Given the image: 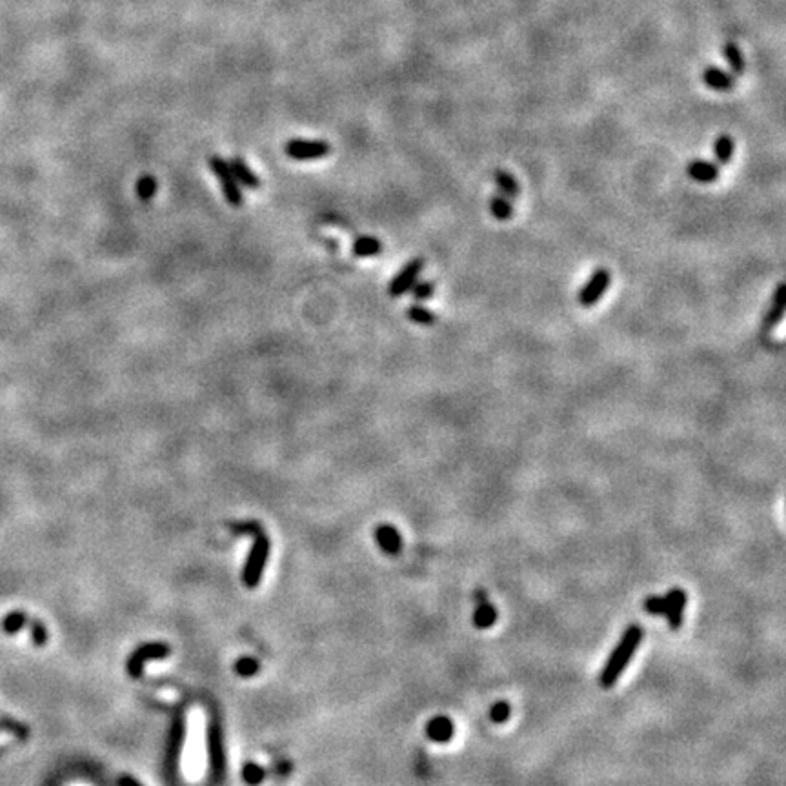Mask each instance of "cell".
Segmentation results:
<instances>
[{"instance_id":"obj_10","label":"cell","mask_w":786,"mask_h":786,"mask_svg":"<svg viewBox=\"0 0 786 786\" xmlns=\"http://www.w3.org/2000/svg\"><path fill=\"white\" fill-rule=\"evenodd\" d=\"M785 295H786L785 284L781 282V284L775 288V291H773L768 310H766L765 317H763V330H765V332H770V330H773V328L781 323L782 315H785V310H786Z\"/></svg>"},{"instance_id":"obj_8","label":"cell","mask_w":786,"mask_h":786,"mask_svg":"<svg viewBox=\"0 0 786 786\" xmlns=\"http://www.w3.org/2000/svg\"><path fill=\"white\" fill-rule=\"evenodd\" d=\"M422 270H424V259H412L410 262L404 264L400 272L391 279L390 286H388V294L391 297H400V295L408 294Z\"/></svg>"},{"instance_id":"obj_16","label":"cell","mask_w":786,"mask_h":786,"mask_svg":"<svg viewBox=\"0 0 786 786\" xmlns=\"http://www.w3.org/2000/svg\"><path fill=\"white\" fill-rule=\"evenodd\" d=\"M0 732H6V734L13 735L15 739H18L21 743H26V741L31 737V728L28 727V724L21 722L18 719L11 717V715L4 714L2 710H0Z\"/></svg>"},{"instance_id":"obj_28","label":"cell","mask_w":786,"mask_h":786,"mask_svg":"<svg viewBox=\"0 0 786 786\" xmlns=\"http://www.w3.org/2000/svg\"><path fill=\"white\" fill-rule=\"evenodd\" d=\"M209 752H212L213 768L221 770L222 768L221 739H219V730L215 727H212V730H209Z\"/></svg>"},{"instance_id":"obj_24","label":"cell","mask_w":786,"mask_h":786,"mask_svg":"<svg viewBox=\"0 0 786 786\" xmlns=\"http://www.w3.org/2000/svg\"><path fill=\"white\" fill-rule=\"evenodd\" d=\"M406 317H408L412 323L421 324V326H434V324L437 323V315H435L434 311H429L428 308L419 306V304L410 306L408 310H406Z\"/></svg>"},{"instance_id":"obj_15","label":"cell","mask_w":786,"mask_h":786,"mask_svg":"<svg viewBox=\"0 0 786 786\" xmlns=\"http://www.w3.org/2000/svg\"><path fill=\"white\" fill-rule=\"evenodd\" d=\"M497 620V610L486 601L485 591L477 594V608L473 613V623L477 628H490Z\"/></svg>"},{"instance_id":"obj_18","label":"cell","mask_w":786,"mask_h":786,"mask_svg":"<svg viewBox=\"0 0 786 786\" xmlns=\"http://www.w3.org/2000/svg\"><path fill=\"white\" fill-rule=\"evenodd\" d=\"M493 180H495L502 195H506L508 199H517L521 195V186H519L517 179H515L510 171L495 170L493 171Z\"/></svg>"},{"instance_id":"obj_31","label":"cell","mask_w":786,"mask_h":786,"mask_svg":"<svg viewBox=\"0 0 786 786\" xmlns=\"http://www.w3.org/2000/svg\"><path fill=\"white\" fill-rule=\"evenodd\" d=\"M508 715H510V706L506 705V703H497V705L492 708V719H493V721L502 722V721H506V719H508Z\"/></svg>"},{"instance_id":"obj_2","label":"cell","mask_w":786,"mask_h":786,"mask_svg":"<svg viewBox=\"0 0 786 786\" xmlns=\"http://www.w3.org/2000/svg\"><path fill=\"white\" fill-rule=\"evenodd\" d=\"M231 530L235 533H251L255 537L251 552L246 559V565L243 570V582L246 588H255L260 582V577L264 574L266 562L270 557V541L268 536L264 533L262 526L259 523H237L231 524Z\"/></svg>"},{"instance_id":"obj_4","label":"cell","mask_w":786,"mask_h":786,"mask_svg":"<svg viewBox=\"0 0 786 786\" xmlns=\"http://www.w3.org/2000/svg\"><path fill=\"white\" fill-rule=\"evenodd\" d=\"M170 652H171L170 646L162 641L146 642V645L139 646V648L129 655L128 664H126V670H128L129 677L139 679V677L142 676V671H144L146 663H149V661H158V659H166L168 655H170Z\"/></svg>"},{"instance_id":"obj_20","label":"cell","mask_w":786,"mask_h":786,"mask_svg":"<svg viewBox=\"0 0 786 786\" xmlns=\"http://www.w3.org/2000/svg\"><path fill=\"white\" fill-rule=\"evenodd\" d=\"M490 213H492L493 217L497 219V221H510L512 217H514V204H512V199H508L506 195H493L492 199H490Z\"/></svg>"},{"instance_id":"obj_9","label":"cell","mask_w":786,"mask_h":786,"mask_svg":"<svg viewBox=\"0 0 786 786\" xmlns=\"http://www.w3.org/2000/svg\"><path fill=\"white\" fill-rule=\"evenodd\" d=\"M184 732H186V727H184L183 715H177V717L173 719V724H171L170 739H168V752H166V765L171 772L177 770V766H179L180 750H183V743H184Z\"/></svg>"},{"instance_id":"obj_19","label":"cell","mask_w":786,"mask_h":786,"mask_svg":"<svg viewBox=\"0 0 786 786\" xmlns=\"http://www.w3.org/2000/svg\"><path fill=\"white\" fill-rule=\"evenodd\" d=\"M31 615H28L24 610H11V612L8 613V615L2 619V623H0V628H2V632L8 633V635H15V633L22 632L24 628H28V623H30Z\"/></svg>"},{"instance_id":"obj_5","label":"cell","mask_w":786,"mask_h":786,"mask_svg":"<svg viewBox=\"0 0 786 786\" xmlns=\"http://www.w3.org/2000/svg\"><path fill=\"white\" fill-rule=\"evenodd\" d=\"M209 168H212V171L215 173L219 183H221L222 193H224L228 204L233 206V208H241L244 200L243 192H241V187H238L237 179H235L233 173H231V168L230 164H228V161H224L222 157H217V155H213V157L209 158Z\"/></svg>"},{"instance_id":"obj_14","label":"cell","mask_w":786,"mask_h":786,"mask_svg":"<svg viewBox=\"0 0 786 786\" xmlns=\"http://www.w3.org/2000/svg\"><path fill=\"white\" fill-rule=\"evenodd\" d=\"M228 164H230L231 173H233V177L237 179L238 184H244V186H248L250 190H259L260 179L255 175V171L251 170L246 162H244L243 157H233Z\"/></svg>"},{"instance_id":"obj_25","label":"cell","mask_w":786,"mask_h":786,"mask_svg":"<svg viewBox=\"0 0 786 786\" xmlns=\"http://www.w3.org/2000/svg\"><path fill=\"white\" fill-rule=\"evenodd\" d=\"M28 632H30L31 641H33V645L37 646V648H42V646L47 645L50 633H47V628L42 620L31 617L30 623H28Z\"/></svg>"},{"instance_id":"obj_29","label":"cell","mask_w":786,"mask_h":786,"mask_svg":"<svg viewBox=\"0 0 786 786\" xmlns=\"http://www.w3.org/2000/svg\"><path fill=\"white\" fill-rule=\"evenodd\" d=\"M235 671L241 677H251L259 671V661L253 657H241L235 663Z\"/></svg>"},{"instance_id":"obj_23","label":"cell","mask_w":786,"mask_h":786,"mask_svg":"<svg viewBox=\"0 0 786 786\" xmlns=\"http://www.w3.org/2000/svg\"><path fill=\"white\" fill-rule=\"evenodd\" d=\"M735 151V142L730 135H721L717 137V141L714 142V155L717 164H728L734 157Z\"/></svg>"},{"instance_id":"obj_12","label":"cell","mask_w":786,"mask_h":786,"mask_svg":"<svg viewBox=\"0 0 786 786\" xmlns=\"http://www.w3.org/2000/svg\"><path fill=\"white\" fill-rule=\"evenodd\" d=\"M375 541L381 548L386 553H399L400 546H403V537H400L399 530L391 524H378L375 528Z\"/></svg>"},{"instance_id":"obj_27","label":"cell","mask_w":786,"mask_h":786,"mask_svg":"<svg viewBox=\"0 0 786 786\" xmlns=\"http://www.w3.org/2000/svg\"><path fill=\"white\" fill-rule=\"evenodd\" d=\"M266 778V770L262 766H259L257 763H246L243 768V779L246 785L257 786L264 781Z\"/></svg>"},{"instance_id":"obj_32","label":"cell","mask_w":786,"mask_h":786,"mask_svg":"<svg viewBox=\"0 0 786 786\" xmlns=\"http://www.w3.org/2000/svg\"><path fill=\"white\" fill-rule=\"evenodd\" d=\"M117 785H119V786H142L141 782L137 781L135 778H132V775H120L119 781H117Z\"/></svg>"},{"instance_id":"obj_1","label":"cell","mask_w":786,"mask_h":786,"mask_svg":"<svg viewBox=\"0 0 786 786\" xmlns=\"http://www.w3.org/2000/svg\"><path fill=\"white\" fill-rule=\"evenodd\" d=\"M642 637H645V630L639 625H630L625 630V633L620 635L619 642H617V646L612 650L610 657H608L606 664H604L603 671H601L599 676V683L604 690H610L615 686L619 677L623 676V671L626 670V666L632 661L633 654L637 652Z\"/></svg>"},{"instance_id":"obj_6","label":"cell","mask_w":786,"mask_h":786,"mask_svg":"<svg viewBox=\"0 0 786 786\" xmlns=\"http://www.w3.org/2000/svg\"><path fill=\"white\" fill-rule=\"evenodd\" d=\"M612 282V273L608 272L606 268H597L590 275V279L586 281V284L579 289L577 301L582 308H591L603 299V295L606 294L608 286Z\"/></svg>"},{"instance_id":"obj_26","label":"cell","mask_w":786,"mask_h":786,"mask_svg":"<svg viewBox=\"0 0 786 786\" xmlns=\"http://www.w3.org/2000/svg\"><path fill=\"white\" fill-rule=\"evenodd\" d=\"M155 193H157V180H155V177L142 175L139 183H137V195H139V199L148 202V200L154 199Z\"/></svg>"},{"instance_id":"obj_7","label":"cell","mask_w":786,"mask_h":786,"mask_svg":"<svg viewBox=\"0 0 786 786\" xmlns=\"http://www.w3.org/2000/svg\"><path fill=\"white\" fill-rule=\"evenodd\" d=\"M284 151L294 161H315L330 154V144L326 141H306V139H294L288 141Z\"/></svg>"},{"instance_id":"obj_17","label":"cell","mask_w":786,"mask_h":786,"mask_svg":"<svg viewBox=\"0 0 786 786\" xmlns=\"http://www.w3.org/2000/svg\"><path fill=\"white\" fill-rule=\"evenodd\" d=\"M353 255L359 259H366V257H375L378 253H383V243L378 238L370 237V235H362V237L355 238V243L352 246Z\"/></svg>"},{"instance_id":"obj_21","label":"cell","mask_w":786,"mask_h":786,"mask_svg":"<svg viewBox=\"0 0 786 786\" xmlns=\"http://www.w3.org/2000/svg\"><path fill=\"white\" fill-rule=\"evenodd\" d=\"M428 735L429 739L437 741V743H444L453 735V722L448 717H437L428 724Z\"/></svg>"},{"instance_id":"obj_3","label":"cell","mask_w":786,"mask_h":786,"mask_svg":"<svg viewBox=\"0 0 786 786\" xmlns=\"http://www.w3.org/2000/svg\"><path fill=\"white\" fill-rule=\"evenodd\" d=\"M686 603H688V595H686V591L679 590V588H674V590L668 591L664 597H655V595H650V597L645 601V608L646 612L650 613V615H663L664 619L668 620V625L671 626V630H679V626L683 625Z\"/></svg>"},{"instance_id":"obj_30","label":"cell","mask_w":786,"mask_h":786,"mask_svg":"<svg viewBox=\"0 0 786 786\" xmlns=\"http://www.w3.org/2000/svg\"><path fill=\"white\" fill-rule=\"evenodd\" d=\"M410 291H412V297L415 299V301H428L429 297H434L435 286H434V282H429V281L415 282V284H413V288L410 289Z\"/></svg>"},{"instance_id":"obj_13","label":"cell","mask_w":786,"mask_h":786,"mask_svg":"<svg viewBox=\"0 0 786 786\" xmlns=\"http://www.w3.org/2000/svg\"><path fill=\"white\" fill-rule=\"evenodd\" d=\"M703 81L710 90L715 91H732L735 86V79L732 77L730 73L717 68V66H708L703 73Z\"/></svg>"},{"instance_id":"obj_22","label":"cell","mask_w":786,"mask_h":786,"mask_svg":"<svg viewBox=\"0 0 786 786\" xmlns=\"http://www.w3.org/2000/svg\"><path fill=\"white\" fill-rule=\"evenodd\" d=\"M722 55H724V60L728 62V66H730L732 71L737 73V75L744 73V68H746V64H744L743 52H741L737 44H735V42L724 44V46H722Z\"/></svg>"},{"instance_id":"obj_11","label":"cell","mask_w":786,"mask_h":786,"mask_svg":"<svg viewBox=\"0 0 786 786\" xmlns=\"http://www.w3.org/2000/svg\"><path fill=\"white\" fill-rule=\"evenodd\" d=\"M686 173H688L690 179L695 180V183L710 184V183H715V180L719 179V173H721V170H719L717 162L703 161V158H693L688 166H686Z\"/></svg>"}]
</instances>
